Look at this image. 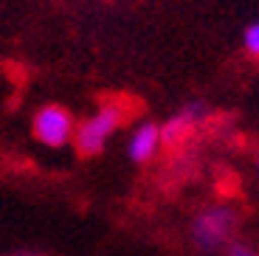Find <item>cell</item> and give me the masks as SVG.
<instances>
[{"instance_id": "cell-1", "label": "cell", "mask_w": 259, "mask_h": 256, "mask_svg": "<svg viewBox=\"0 0 259 256\" xmlns=\"http://www.w3.org/2000/svg\"><path fill=\"white\" fill-rule=\"evenodd\" d=\"M124 115H127L124 104H118V102L102 104L96 113L88 115V118H84L82 124H76V130H73V141L71 144L76 147V152L84 155V158L99 155L104 147H107V141L113 138V133L121 127Z\"/></svg>"}, {"instance_id": "cell-2", "label": "cell", "mask_w": 259, "mask_h": 256, "mask_svg": "<svg viewBox=\"0 0 259 256\" xmlns=\"http://www.w3.org/2000/svg\"><path fill=\"white\" fill-rule=\"evenodd\" d=\"M237 214L228 205H208L192 220V245L200 253H223L234 242Z\"/></svg>"}, {"instance_id": "cell-3", "label": "cell", "mask_w": 259, "mask_h": 256, "mask_svg": "<svg viewBox=\"0 0 259 256\" xmlns=\"http://www.w3.org/2000/svg\"><path fill=\"white\" fill-rule=\"evenodd\" d=\"M73 130H76L73 115L65 107H59V104H46V107H39L37 113H34L31 133L42 147L59 149V147H65V144H71Z\"/></svg>"}, {"instance_id": "cell-4", "label": "cell", "mask_w": 259, "mask_h": 256, "mask_svg": "<svg viewBox=\"0 0 259 256\" xmlns=\"http://www.w3.org/2000/svg\"><path fill=\"white\" fill-rule=\"evenodd\" d=\"M203 113H206L203 104H186L183 110H178L163 127H158L161 130V147H181L189 135H192L194 124L203 118Z\"/></svg>"}, {"instance_id": "cell-5", "label": "cell", "mask_w": 259, "mask_h": 256, "mask_svg": "<svg viewBox=\"0 0 259 256\" xmlns=\"http://www.w3.org/2000/svg\"><path fill=\"white\" fill-rule=\"evenodd\" d=\"M161 149V130L158 124H138L127 138V155L136 163H147L155 158V152Z\"/></svg>"}, {"instance_id": "cell-6", "label": "cell", "mask_w": 259, "mask_h": 256, "mask_svg": "<svg viewBox=\"0 0 259 256\" xmlns=\"http://www.w3.org/2000/svg\"><path fill=\"white\" fill-rule=\"evenodd\" d=\"M242 42H245V51L251 54V57L259 59V23H251V26L245 28V37H242Z\"/></svg>"}, {"instance_id": "cell-7", "label": "cell", "mask_w": 259, "mask_h": 256, "mask_svg": "<svg viewBox=\"0 0 259 256\" xmlns=\"http://www.w3.org/2000/svg\"><path fill=\"white\" fill-rule=\"evenodd\" d=\"M223 253H226V256H259L256 250H253L251 245H245V242H231Z\"/></svg>"}, {"instance_id": "cell-8", "label": "cell", "mask_w": 259, "mask_h": 256, "mask_svg": "<svg viewBox=\"0 0 259 256\" xmlns=\"http://www.w3.org/2000/svg\"><path fill=\"white\" fill-rule=\"evenodd\" d=\"M6 256H39V253H26V250H20V253H6Z\"/></svg>"}, {"instance_id": "cell-9", "label": "cell", "mask_w": 259, "mask_h": 256, "mask_svg": "<svg viewBox=\"0 0 259 256\" xmlns=\"http://www.w3.org/2000/svg\"><path fill=\"white\" fill-rule=\"evenodd\" d=\"M256 163H259V155H256Z\"/></svg>"}]
</instances>
